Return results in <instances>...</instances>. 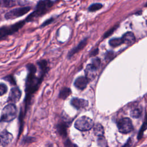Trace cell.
<instances>
[{
    "label": "cell",
    "instance_id": "obj_1",
    "mask_svg": "<svg viewBox=\"0 0 147 147\" xmlns=\"http://www.w3.org/2000/svg\"><path fill=\"white\" fill-rule=\"evenodd\" d=\"M29 74L26 81V91L28 95L34 92L37 90L41 82L42 77H36V68L34 65L29 64L27 65Z\"/></svg>",
    "mask_w": 147,
    "mask_h": 147
},
{
    "label": "cell",
    "instance_id": "obj_2",
    "mask_svg": "<svg viewBox=\"0 0 147 147\" xmlns=\"http://www.w3.org/2000/svg\"><path fill=\"white\" fill-rule=\"evenodd\" d=\"M51 6V4L49 0L39 1L36 6V10L26 18V21H31L34 18L42 15L47 11L48 9Z\"/></svg>",
    "mask_w": 147,
    "mask_h": 147
},
{
    "label": "cell",
    "instance_id": "obj_3",
    "mask_svg": "<svg viewBox=\"0 0 147 147\" xmlns=\"http://www.w3.org/2000/svg\"><path fill=\"white\" fill-rule=\"evenodd\" d=\"M17 110L13 103H9L2 110L1 119L2 122H10L13 120L17 116Z\"/></svg>",
    "mask_w": 147,
    "mask_h": 147
},
{
    "label": "cell",
    "instance_id": "obj_4",
    "mask_svg": "<svg viewBox=\"0 0 147 147\" xmlns=\"http://www.w3.org/2000/svg\"><path fill=\"white\" fill-rule=\"evenodd\" d=\"M74 126L76 129L80 131H87L90 130L93 127L94 122L90 117L82 116L75 121Z\"/></svg>",
    "mask_w": 147,
    "mask_h": 147
},
{
    "label": "cell",
    "instance_id": "obj_5",
    "mask_svg": "<svg viewBox=\"0 0 147 147\" xmlns=\"http://www.w3.org/2000/svg\"><path fill=\"white\" fill-rule=\"evenodd\" d=\"M25 21H21L9 27H6V26L2 27L0 30L1 39L3 40L9 34H11L13 33H15L16 32H17L18 29H20L24 26V25L25 24Z\"/></svg>",
    "mask_w": 147,
    "mask_h": 147
},
{
    "label": "cell",
    "instance_id": "obj_6",
    "mask_svg": "<svg viewBox=\"0 0 147 147\" xmlns=\"http://www.w3.org/2000/svg\"><path fill=\"white\" fill-rule=\"evenodd\" d=\"M118 131L121 133L127 134L131 131L133 129V126L131 121L129 118H123L119 119L117 122Z\"/></svg>",
    "mask_w": 147,
    "mask_h": 147
},
{
    "label": "cell",
    "instance_id": "obj_7",
    "mask_svg": "<svg viewBox=\"0 0 147 147\" xmlns=\"http://www.w3.org/2000/svg\"><path fill=\"white\" fill-rule=\"evenodd\" d=\"M30 10V7H22L16 8L8 11L5 14V17L7 20L14 19L26 14Z\"/></svg>",
    "mask_w": 147,
    "mask_h": 147
},
{
    "label": "cell",
    "instance_id": "obj_8",
    "mask_svg": "<svg viewBox=\"0 0 147 147\" xmlns=\"http://www.w3.org/2000/svg\"><path fill=\"white\" fill-rule=\"evenodd\" d=\"M100 64V61L99 59H96L92 60V63L87 65L86 67V78L88 79H91L92 78L95 77V73Z\"/></svg>",
    "mask_w": 147,
    "mask_h": 147
},
{
    "label": "cell",
    "instance_id": "obj_9",
    "mask_svg": "<svg viewBox=\"0 0 147 147\" xmlns=\"http://www.w3.org/2000/svg\"><path fill=\"white\" fill-rule=\"evenodd\" d=\"M21 96V92L17 87L12 88L10 91L8 101L13 103H17L20 99Z\"/></svg>",
    "mask_w": 147,
    "mask_h": 147
},
{
    "label": "cell",
    "instance_id": "obj_10",
    "mask_svg": "<svg viewBox=\"0 0 147 147\" xmlns=\"http://www.w3.org/2000/svg\"><path fill=\"white\" fill-rule=\"evenodd\" d=\"M71 104L75 108L77 109H80L86 107L88 105V102L87 100L83 99L74 98L71 100Z\"/></svg>",
    "mask_w": 147,
    "mask_h": 147
},
{
    "label": "cell",
    "instance_id": "obj_11",
    "mask_svg": "<svg viewBox=\"0 0 147 147\" xmlns=\"http://www.w3.org/2000/svg\"><path fill=\"white\" fill-rule=\"evenodd\" d=\"M13 140V135L6 130H3L1 133V142L3 146L8 145Z\"/></svg>",
    "mask_w": 147,
    "mask_h": 147
},
{
    "label": "cell",
    "instance_id": "obj_12",
    "mask_svg": "<svg viewBox=\"0 0 147 147\" xmlns=\"http://www.w3.org/2000/svg\"><path fill=\"white\" fill-rule=\"evenodd\" d=\"M88 79L86 78V76H80L75 80L74 86L79 90H83L86 87L88 83Z\"/></svg>",
    "mask_w": 147,
    "mask_h": 147
},
{
    "label": "cell",
    "instance_id": "obj_13",
    "mask_svg": "<svg viewBox=\"0 0 147 147\" xmlns=\"http://www.w3.org/2000/svg\"><path fill=\"white\" fill-rule=\"evenodd\" d=\"M122 39L124 44L129 45L133 44L136 41V38L134 34L130 32H128L125 33L122 36Z\"/></svg>",
    "mask_w": 147,
    "mask_h": 147
},
{
    "label": "cell",
    "instance_id": "obj_14",
    "mask_svg": "<svg viewBox=\"0 0 147 147\" xmlns=\"http://www.w3.org/2000/svg\"><path fill=\"white\" fill-rule=\"evenodd\" d=\"M87 44V38H85L84 40H82L76 47L72 49H71L68 54V57H72L74 55L80 51L81 49H82Z\"/></svg>",
    "mask_w": 147,
    "mask_h": 147
},
{
    "label": "cell",
    "instance_id": "obj_15",
    "mask_svg": "<svg viewBox=\"0 0 147 147\" xmlns=\"http://www.w3.org/2000/svg\"><path fill=\"white\" fill-rule=\"evenodd\" d=\"M67 125L65 122L60 123L57 126V129L59 133L63 137H65L67 136Z\"/></svg>",
    "mask_w": 147,
    "mask_h": 147
},
{
    "label": "cell",
    "instance_id": "obj_16",
    "mask_svg": "<svg viewBox=\"0 0 147 147\" xmlns=\"http://www.w3.org/2000/svg\"><path fill=\"white\" fill-rule=\"evenodd\" d=\"M94 133L95 135L98 137H102L104 134V128L100 123L95 124L94 126Z\"/></svg>",
    "mask_w": 147,
    "mask_h": 147
},
{
    "label": "cell",
    "instance_id": "obj_17",
    "mask_svg": "<svg viewBox=\"0 0 147 147\" xmlns=\"http://www.w3.org/2000/svg\"><path fill=\"white\" fill-rule=\"evenodd\" d=\"M71 93V90L70 88L67 87L63 88L60 93H59V98L63 99H66Z\"/></svg>",
    "mask_w": 147,
    "mask_h": 147
},
{
    "label": "cell",
    "instance_id": "obj_18",
    "mask_svg": "<svg viewBox=\"0 0 147 147\" xmlns=\"http://www.w3.org/2000/svg\"><path fill=\"white\" fill-rule=\"evenodd\" d=\"M123 42V40L121 38H114L111 39L109 41V44L113 47H115L117 46H119L121 45Z\"/></svg>",
    "mask_w": 147,
    "mask_h": 147
},
{
    "label": "cell",
    "instance_id": "obj_19",
    "mask_svg": "<svg viewBox=\"0 0 147 147\" xmlns=\"http://www.w3.org/2000/svg\"><path fill=\"white\" fill-rule=\"evenodd\" d=\"M141 114H142V109L139 107H136L133 109L130 112L131 116L136 118H139L141 115Z\"/></svg>",
    "mask_w": 147,
    "mask_h": 147
},
{
    "label": "cell",
    "instance_id": "obj_20",
    "mask_svg": "<svg viewBox=\"0 0 147 147\" xmlns=\"http://www.w3.org/2000/svg\"><path fill=\"white\" fill-rule=\"evenodd\" d=\"M1 5L6 7H10L16 5L15 0H1Z\"/></svg>",
    "mask_w": 147,
    "mask_h": 147
},
{
    "label": "cell",
    "instance_id": "obj_21",
    "mask_svg": "<svg viewBox=\"0 0 147 147\" xmlns=\"http://www.w3.org/2000/svg\"><path fill=\"white\" fill-rule=\"evenodd\" d=\"M147 129V116L146 117V118H145V120L144 121V122L143 123L141 129H140V130L138 133V139L140 140V138H141L142 135H143V133L144 132V131Z\"/></svg>",
    "mask_w": 147,
    "mask_h": 147
},
{
    "label": "cell",
    "instance_id": "obj_22",
    "mask_svg": "<svg viewBox=\"0 0 147 147\" xmlns=\"http://www.w3.org/2000/svg\"><path fill=\"white\" fill-rule=\"evenodd\" d=\"M102 7V5L99 3H93L90 6L88 7V10L90 11H95L96 10H98L100 9Z\"/></svg>",
    "mask_w": 147,
    "mask_h": 147
},
{
    "label": "cell",
    "instance_id": "obj_23",
    "mask_svg": "<svg viewBox=\"0 0 147 147\" xmlns=\"http://www.w3.org/2000/svg\"><path fill=\"white\" fill-rule=\"evenodd\" d=\"M40 68L43 74H45L47 71V63L45 60H41L38 63Z\"/></svg>",
    "mask_w": 147,
    "mask_h": 147
},
{
    "label": "cell",
    "instance_id": "obj_24",
    "mask_svg": "<svg viewBox=\"0 0 147 147\" xmlns=\"http://www.w3.org/2000/svg\"><path fill=\"white\" fill-rule=\"evenodd\" d=\"M7 90V86L3 84V83H1L0 84V94L1 95H3V94H5Z\"/></svg>",
    "mask_w": 147,
    "mask_h": 147
},
{
    "label": "cell",
    "instance_id": "obj_25",
    "mask_svg": "<svg viewBox=\"0 0 147 147\" xmlns=\"http://www.w3.org/2000/svg\"><path fill=\"white\" fill-rule=\"evenodd\" d=\"M98 143L99 144V145H100V146H105L106 144V141L103 138V137H99L98 140Z\"/></svg>",
    "mask_w": 147,
    "mask_h": 147
},
{
    "label": "cell",
    "instance_id": "obj_26",
    "mask_svg": "<svg viewBox=\"0 0 147 147\" xmlns=\"http://www.w3.org/2000/svg\"><path fill=\"white\" fill-rule=\"evenodd\" d=\"M115 29H116V28H115V27H114V28H111V29H110L109 30H108L106 33H105V34H104V37H105H105H107L108 36H109L110 35H111V34H112V33H113V32L115 30Z\"/></svg>",
    "mask_w": 147,
    "mask_h": 147
},
{
    "label": "cell",
    "instance_id": "obj_27",
    "mask_svg": "<svg viewBox=\"0 0 147 147\" xmlns=\"http://www.w3.org/2000/svg\"><path fill=\"white\" fill-rule=\"evenodd\" d=\"M64 145H65V147H75V145L72 144L71 142L69 140H67L65 141Z\"/></svg>",
    "mask_w": 147,
    "mask_h": 147
},
{
    "label": "cell",
    "instance_id": "obj_28",
    "mask_svg": "<svg viewBox=\"0 0 147 147\" xmlns=\"http://www.w3.org/2000/svg\"><path fill=\"white\" fill-rule=\"evenodd\" d=\"M5 79H6L8 82H10L12 84H15L14 79L11 76H7V77L5 78Z\"/></svg>",
    "mask_w": 147,
    "mask_h": 147
},
{
    "label": "cell",
    "instance_id": "obj_29",
    "mask_svg": "<svg viewBox=\"0 0 147 147\" xmlns=\"http://www.w3.org/2000/svg\"><path fill=\"white\" fill-rule=\"evenodd\" d=\"M53 21V19L52 18H51V19H49V20H47L46 21H45L42 24V26H45V25H48V24H50L52 21Z\"/></svg>",
    "mask_w": 147,
    "mask_h": 147
},
{
    "label": "cell",
    "instance_id": "obj_30",
    "mask_svg": "<svg viewBox=\"0 0 147 147\" xmlns=\"http://www.w3.org/2000/svg\"><path fill=\"white\" fill-rule=\"evenodd\" d=\"M131 145V138H129L127 141V142L126 143V144L123 147H129Z\"/></svg>",
    "mask_w": 147,
    "mask_h": 147
},
{
    "label": "cell",
    "instance_id": "obj_31",
    "mask_svg": "<svg viewBox=\"0 0 147 147\" xmlns=\"http://www.w3.org/2000/svg\"><path fill=\"white\" fill-rule=\"evenodd\" d=\"M98 49H96L94 52H91V55H92V56H94V55H95L96 54H97L98 53Z\"/></svg>",
    "mask_w": 147,
    "mask_h": 147
},
{
    "label": "cell",
    "instance_id": "obj_32",
    "mask_svg": "<svg viewBox=\"0 0 147 147\" xmlns=\"http://www.w3.org/2000/svg\"><path fill=\"white\" fill-rule=\"evenodd\" d=\"M75 147H78V146H77L75 145Z\"/></svg>",
    "mask_w": 147,
    "mask_h": 147
},
{
    "label": "cell",
    "instance_id": "obj_33",
    "mask_svg": "<svg viewBox=\"0 0 147 147\" xmlns=\"http://www.w3.org/2000/svg\"><path fill=\"white\" fill-rule=\"evenodd\" d=\"M146 25H147V21H146Z\"/></svg>",
    "mask_w": 147,
    "mask_h": 147
},
{
    "label": "cell",
    "instance_id": "obj_34",
    "mask_svg": "<svg viewBox=\"0 0 147 147\" xmlns=\"http://www.w3.org/2000/svg\"><path fill=\"white\" fill-rule=\"evenodd\" d=\"M146 6H147V4H146Z\"/></svg>",
    "mask_w": 147,
    "mask_h": 147
}]
</instances>
